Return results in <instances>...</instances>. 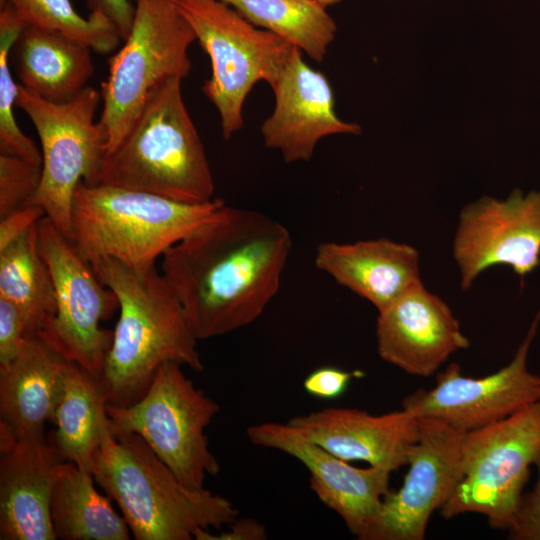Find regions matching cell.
Segmentation results:
<instances>
[{"label":"cell","instance_id":"cell-1","mask_svg":"<svg viewBox=\"0 0 540 540\" xmlns=\"http://www.w3.org/2000/svg\"><path fill=\"white\" fill-rule=\"evenodd\" d=\"M292 249L289 230L256 210L223 203L162 256V274L201 339L256 321L277 295Z\"/></svg>","mask_w":540,"mask_h":540},{"label":"cell","instance_id":"cell-2","mask_svg":"<svg viewBox=\"0 0 540 540\" xmlns=\"http://www.w3.org/2000/svg\"><path fill=\"white\" fill-rule=\"evenodd\" d=\"M89 263L115 294L120 311L99 378L107 405L127 407L139 400L164 363L204 369L199 339L180 299L156 267L140 276L110 257Z\"/></svg>","mask_w":540,"mask_h":540},{"label":"cell","instance_id":"cell-3","mask_svg":"<svg viewBox=\"0 0 540 540\" xmlns=\"http://www.w3.org/2000/svg\"><path fill=\"white\" fill-rule=\"evenodd\" d=\"M92 475L137 540H192L239 515L227 498L186 487L135 433L110 429L95 453Z\"/></svg>","mask_w":540,"mask_h":540},{"label":"cell","instance_id":"cell-4","mask_svg":"<svg viewBox=\"0 0 540 540\" xmlns=\"http://www.w3.org/2000/svg\"><path fill=\"white\" fill-rule=\"evenodd\" d=\"M181 82L171 78L151 93L120 144L104 155L98 184L186 203L215 199L212 172Z\"/></svg>","mask_w":540,"mask_h":540},{"label":"cell","instance_id":"cell-5","mask_svg":"<svg viewBox=\"0 0 540 540\" xmlns=\"http://www.w3.org/2000/svg\"><path fill=\"white\" fill-rule=\"evenodd\" d=\"M223 203L216 198L186 203L81 181L73 197L71 242L87 262L110 257L144 276L160 256Z\"/></svg>","mask_w":540,"mask_h":540},{"label":"cell","instance_id":"cell-6","mask_svg":"<svg viewBox=\"0 0 540 540\" xmlns=\"http://www.w3.org/2000/svg\"><path fill=\"white\" fill-rule=\"evenodd\" d=\"M123 46L108 59L101 85L100 127L106 154L122 141L151 93L171 78L191 71L189 48L196 36L175 0H137Z\"/></svg>","mask_w":540,"mask_h":540},{"label":"cell","instance_id":"cell-7","mask_svg":"<svg viewBox=\"0 0 540 540\" xmlns=\"http://www.w3.org/2000/svg\"><path fill=\"white\" fill-rule=\"evenodd\" d=\"M211 62L202 92L229 140L243 126V105L254 85L272 86L295 46L261 29L221 0H175Z\"/></svg>","mask_w":540,"mask_h":540},{"label":"cell","instance_id":"cell-8","mask_svg":"<svg viewBox=\"0 0 540 540\" xmlns=\"http://www.w3.org/2000/svg\"><path fill=\"white\" fill-rule=\"evenodd\" d=\"M180 364L161 365L143 396L127 407L107 405L112 433L139 435L190 489L220 471L206 427L220 406L187 378Z\"/></svg>","mask_w":540,"mask_h":540},{"label":"cell","instance_id":"cell-9","mask_svg":"<svg viewBox=\"0 0 540 540\" xmlns=\"http://www.w3.org/2000/svg\"><path fill=\"white\" fill-rule=\"evenodd\" d=\"M540 458V401L491 425L466 432L461 440L460 479L439 510L451 519L484 515L491 528L507 530L530 467Z\"/></svg>","mask_w":540,"mask_h":540},{"label":"cell","instance_id":"cell-10","mask_svg":"<svg viewBox=\"0 0 540 540\" xmlns=\"http://www.w3.org/2000/svg\"><path fill=\"white\" fill-rule=\"evenodd\" d=\"M101 94L87 86L66 103H52L18 83L15 105L32 121L41 143L42 176L29 204L72 241V205L77 185L99 183L105 136L95 115ZM28 204V205H29Z\"/></svg>","mask_w":540,"mask_h":540},{"label":"cell","instance_id":"cell-11","mask_svg":"<svg viewBox=\"0 0 540 540\" xmlns=\"http://www.w3.org/2000/svg\"><path fill=\"white\" fill-rule=\"evenodd\" d=\"M38 238L56 299L55 315L38 336L99 380L113 338L100 323L118 307L117 298L46 216L38 222Z\"/></svg>","mask_w":540,"mask_h":540},{"label":"cell","instance_id":"cell-12","mask_svg":"<svg viewBox=\"0 0 540 540\" xmlns=\"http://www.w3.org/2000/svg\"><path fill=\"white\" fill-rule=\"evenodd\" d=\"M540 312L512 360L498 371L473 378L462 374L458 363H450L436 376L431 389L407 395L402 408L415 418L446 423L466 433L501 421L539 401L540 377L528 369V355L536 337Z\"/></svg>","mask_w":540,"mask_h":540},{"label":"cell","instance_id":"cell-13","mask_svg":"<svg viewBox=\"0 0 540 540\" xmlns=\"http://www.w3.org/2000/svg\"><path fill=\"white\" fill-rule=\"evenodd\" d=\"M460 286L504 265L524 277L540 264V191L515 189L505 199L483 196L465 205L453 240Z\"/></svg>","mask_w":540,"mask_h":540},{"label":"cell","instance_id":"cell-14","mask_svg":"<svg viewBox=\"0 0 540 540\" xmlns=\"http://www.w3.org/2000/svg\"><path fill=\"white\" fill-rule=\"evenodd\" d=\"M417 419L419 437L403 484L384 496L365 540H423L431 515L449 500L459 482L464 433L435 419Z\"/></svg>","mask_w":540,"mask_h":540},{"label":"cell","instance_id":"cell-15","mask_svg":"<svg viewBox=\"0 0 540 540\" xmlns=\"http://www.w3.org/2000/svg\"><path fill=\"white\" fill-rule=\"evenodd\" d=\"M246 434L252 444L279 450L300 461L310 473V488L318 499L342 518L357 539L365 540L390 491V470L352 466L288 422L253 424Z\"/></svg>","mask_w":540,"mask_h":540},{"label":"cell","instance_id":"cell-16","mask_svg":"<svg viewBox=\"0 0 540 540\" xmlns=\"http://www.w3.org/2000/svg\"><path fill=\"white\" fill-rule=\"evenodd\" d=\"M271 88L275 105L261 134L266 147L278 150L285 162L310 161L326 136L361 133L358 124L339 118L327 77L309 66L297 47Z\"/></svg>","mask_w":540,"mask_h":540},{"label":"cell","instance_id":"cell-17","mask_svg":"<svg viewBox=\"0 0 540 540\" xmlns=\"http://www.w3.org/2000/svg\"><path fill=\"white\" fill-rule=\"evenodd\" d=\"M380 358L418 377H430L470 342L448 304L422 283L378 312Z\"/></svg>","mask_w":540,"mask_h":540},{"label":"cell","instance_id":"cell-18","mask_svg":"<svg viewBox=\"0 0 540 540\" xmlns=\"http://www.w3.org/2000/svg\"><path fill=\"white\" fill-rule=\"evenodd\" d=\"M288 423L345 461H364L391 472L407 465L419 437V422L405 409L380 415L328 407L292 417Z\"/></svg>","mask_w":540,"mask_h":540},{"label":"cell","instance_id":"cell-19","mask_svg":"<svg viewBox=\"0 0 540 540\" xmlns=\"http://www.w3.org/2000/svg\"><path fill=\"white\" fill-rule=\"evenodd\" d=\"M37 335L0 366V450L19 441L44 439L53 421L69 365Z\"/></svg>","mask_w":540,"mask_h":540},{"label":"cell","instance_id":"cell-20","mask_svg":"<svg viewBox=\"0 0 540 540\" xmlns=\"http://www.w3.org/2000/svg\"><path fill=\"white\" fill-rule=\"evenodd\" d=\"M0 451V539L55 540L50 503L65 461L47 438Z\"/></svg>","mask_w":540,"mask_h":540},{"label":"cell","instance_id":"cell-21","mask_svg":"<svg viewBox=\"0 0 540 540\" xmlns=\"http://www.w3.org/2000/svg\"><path fill=\"white\" fill-rule=\"evenodd\" d=\"M314 262L318 270L369 301L378 312L422 283L418 251L385 237L320 243Z\"/></svg>","mask_w":540,"mask_h":540},{"label":"cell","instance_id":"cell-22","mask_svg":"<svg viewBox=\"0 0 540 540\" xmlns=\"http://www.w3.org/2000/svg\"><path fill=\"white\" fill-rule=\"evenodd\" d=\"M91 51L59 33L26 25L10 57L20 85L49 102L66 103L89 86L94 74Z\"/></svg>","mask_w":540,"mask_h":540},{"label":"cell","instance_id":"cell-23","mask_svg":"<svg viewBox=\"0 0 540 540\" xmlns=\"http://www.w3.org/2000/svg\"><path fill=\"white\" fill-rule=\"evenodd\" d=\"M106 407L99 380L69 362L52 421L56 429L49 440L65 462L91 474L95 453L110 430Z\"/></svg>","mask_w":540,"mask_h":540},{"label":"cell","instance_id":"cell-24","mask_svg":"<svg viewBox=\"0 0 540 540\" xmlns=\"http://www.w3.org/2000/svg\"><path fill=\"white\" fill-rule=\"evenodd\" d=\"M93 475L74 463L59 468L50 503L56 539L128 540L129 527L110 500L94 486Z\"/></svg>","mask_w":540,"mask_h":540},{"label":"cell","instance_id":"cell-25","mask_svg":"<svg viewBox=\"0 0 540 540\" xmlns=\"http://www.w3.org/2000/svg\"><path fill=\"white\" fill-rule=\"evenodd\" d=\"M0 297L23 313L28 336L39 335L53 319V278L38 238V223L0 250Z\"/></svg>","mask_w":540,"mask_h":540},{"label":"cell","instance_id":"cell-26","mask_svg":"<svg viewBox=\"0 0 540 540\" xmlns=\"http://www.w3.org/2000/svg\"><path fill=\"white\" fill-rule=\"evenodd\" d=\"M255 26L283 38L321 62L337 26L318 0H221Z\"/></svg>","mask_w":540,"mask_h":540},{"label":"cell","instance_id":"cell-27","mask_svg":"<svg viewBox=\"0 0 540 540\" xmlns=\"http://www.w3.org/2000/svg\"><path fill=\"white\" fill-rule=\"evenodd\" d=\"M9 1L27 26L55 32L67 39L89 47L100 54L115 51L122 38L115 25L100 13L82 17L71 0H0Z\"/></svg>","mask_w":540,"mask_h":540},{"label":"cell","instance_id":"cell-28","mask_svg":"<svg viewBox=\"0 0 540 540\" xmlns=\"http://www.w3.org/2000/svg\"><path fill=\"white\" fill-rule=\"evenodd\" d=\"M25 26L9 1L0 5V154L42 165L41 152L21 131L13 113L18 84L13 80L9 58L11 48Z\"/></svg>","mask_w":540,"mask_h":540},{"label":"cell","instance_id":"cell-29","mask_svg":"<svg viewBox=\"0 0 540 540\" xmlns=\"http://www.w3.org/2000/svg\"><path fill=\"white\" fill-rule=\"evenodd\" d=\"M41 176L42 165L0 154V219L29 204Z\"/></svg>","mask_w":540,"mask_h":540},{"label":"cell","instance_id":"cell-30","mask_svg":"<svg viewBox=\"0 0 540 540\" xmlns=\"http://www.w3.org/2000/svg\"><path fill=\"white\" fill-rule=\"evenodd\" d=\"M537 480L523 493L508 531L511 540H540V458L535 463Z\"/></svg>","mask_w":540,"mask_h":540},{"label":"cell","instance_id":"cell-31","mask_svg":"<svg viewBox=\"0 0 540 540\" xmlns=\"http://www.w3.org/2000/svg\"><path fill=\"white\" fill-rule=\"evenodd\" d=\"M28 337L26 319L19 308L0 297V366L11 362Z\"/></svg>","mask_w":540,"mask_h":540},{"label":"cell","instance_id":"cell-32","mask_svg":"<svg viewBox=\"0 0 540 540\" xmlns=\"http://www.w3.org/2000/svg\"><path fill=\"white\" fill-rule=\"evenodd\" d=\"M363 376L360 371L349 372L335 366H322L310 372L303 381L304 390L322 400L340 397L354 377Z\"/></svg>","mask_w":540,"mask_h":540},{"label":"cell","instance_id":"cell-33","mask_svg":"<svg viewBox=\"0 0 540 540\" xmlns=\"http://www.w3.org/2000/svg\"><path fill=\"white\" fill-rule=\"evenodd\" d=\"M45 216L44 210L29 204L0 219V250L21 237Z\"/></svg>","mask_w":540,"mask_h":540},{"label":"cell","instance_id":"cell-34","mask_svg":"<svg viewBox=\"0 0 540 540\" xmlns=\"http://www.w3.org/2000/svg\"><path fill=\"white\" fill-rule=\"evenodd\" d=\"M85 4L89 13L107 17L117 28L122 41L127 38L134 22L136 4L130 0H85Z\"/></svg>","mask_w":540,"mask_h":540},{"label":"cell","instance_id":"cell-35","mask_svg":"<svg viewBox=\"0 0 540 540\" xmlns=\"http://www.w3.org/2000/svg\"><path fill=\"white\" fill-rule=\"evenodd\" d=\"M230 529L218 535L211 531L202 530L195 536L196 540H264L267 539L265 527L252 518H237L231 524Z\"/></svg>","mask_w":540,"mask_h":540},{"label":"cell","instance_id":"cell-36","mask_svg":"<svg viewBox=\"0 0 540 540\" xmlns=\"http://www.w3.org/2000/svg\"><path fill=\"white\" fill-rule=\"evenodd\" d=\"M318 1L322 3L324 6L328 7V6L339 3L341 0H318Z\"/></svg>","mask_w":540,"mask_h":540},{"label":"cell","instance_id":"cell-37","mask_svg":"<svg viewBox=\"0 0 540 540\" xmlns=\"http://www.w3.org/2000/svg\"><path fill=\"white\" fill-rule=\"evenodd\" d=\"M539 377H540V375H539ZM539 401H540V399H539Z\"/></svg>","mask_w":540,"mask_h":540}]
</instances>
